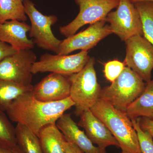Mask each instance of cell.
Here are the masks:
<instances>
[{"mask_svg":"<svg viewBox=\"0 0 153 153\" xmlns=\"http://www.w3.org/2000/svg\"><path fill=\"white\" fill-rule=\"evenodd\" d=\"M30 26L25 22L10 20L0 23V40L8 44L16 50L32 49L35 44L28 38Z\"/></svg>","mask_w":153,"mask_h":153,"instance_id":"9a60e30c","label":"cell"},{"mask_svg":"<svg viewBox=\"0 0 153 153\" xmlns=\"http://www.w3.org/2000/svg\"><path fill=\"white\" fill-rule=\"evenodd\" d=\"M134 4L140 16L143 36L153 45V2L141 1Z\"/></svg>","mask_w":153,"mask_h":153,"instance_id":"44dd1931","label":"cell"},{"mask_svg":"<svg viewBox=\"0 0 153 153\" xmlns=\"http://www.w3.org/2000/svg\"><path fill=\"white\" fill-rule=\"evenodd\" d=\"M125 67L124 62L114 60L108 61L104 64L105 76L108 80L112 82L120 75Z\"/></svg>","mask_w":153,"mask_h":153,"instance_id":"cb8c5ba5","label":"cell"},{"mask_svg":"<svg viewBox=\"0 0 153 153\" xmlns=\"http://www.w3.org/2000/svg\"><path fill=\"white\" fill-rule=\"evenodd\" d=\"M18 51L10 44L0 40V62L6 57L14 55Z\"/></svg>","mask_w":153,"mask_h":153,"instance_id":"d4e9b609","label":"cell"},{"mask_svg":"<svg viewBox=\"0 0 153 153\" xmlns=\"http://www.w3.org/2000/svg\"><path fill=\"white\" fill-rule=\"evenodd\" d=\"M146 82L134 71L125 66L109 86L102 88L100 99L125 112L128 107L143 92Z\"/></svg>","mask_w":153,"mask_h":153,"instance_id":"277c9868","label":"cell"},{"mask_svg":"<svg viewBox=\"0 0 153 153\" xmlns=\"http://www.w3.org/2000/svg\"><path fill=\"white\" fill-rule=\"evenodd\" d=\"M90 110L116 139L122 151L131 153H142L137 132L131 120L125 113L100 99Z\"/></svg>","mask_w":153,"mask_h":153,"instance_id":"7a4b0ae2","label":"cell"},{"mask_svg":"<svg viewBox=\"0 0 153 153\" xmlns=\"http://www.w3.org/2000/svg\"><path fill=\"white\" fill-rule=\"evenodd\" d=\"M64 148L66 153H83L76 145L66 141L64 144Z\"/></svg>","mask_w":153,"mask_h":153,"instance_id":"83f0119b","label":"cell"},{"mask_svg":"<svg viewBox=\"0 0 153 153\" xmlns=\"http://www.w3.org/2000/svg\"><path fill=\"white\" fill-rule=\"evenodd\" d=\"M25 13L31 22L29 36L34 44L45 50L57 53L61 40L52 33V27L58 21L54 15H43L31 0H23Z\"/></svg>","mask_w":153,"mask_h":153,"instance_id":"5b68a950","label":"cell"},{"mask_svg":"<svg viewBox=\"0 0 153 153\" xmlns=\"http://www.w3.org/2000/svg\"><path fill=\"white\" fill-rule=\"evenodd\" d=\"M36 53L31 49L19 50L0 62V79L25 86L32 85V68L36 61Z\"/></svg>","mask_w":153,"mask_h":153,"instance_id":"30bf717a","label":"cell"},{"mask_svg":"<svg viewBox=\"0 0 153 153\" xmlns=\"http://www.w3.org/2000/svg\"><path fill=\"white\" fill-rule=\"evenodd\" d=\"M130 1L133 4L141 1H150L153 2V0H130Z\"/></svg>","mask_w":153,"mask_h":153,"instance_id":"f1b7e54d","label":"cell"},{"mask_svg":"<svg viewBox=\"0 0 153 153\" xmlns=\"http://www.w3.org/2000/svg\"><path fill=\"white\" fill-rule=\"evenodd\" d=\"M44 153H66V140L56 123L46 126L38 136Z\"/></svg>","mask_w":153,"mask_h":153,"instance_id":"e0dca14e","label":"cell"},{"mask_svg":"<svg viewBox=\"0 0 153 153\" xmlns=\"http://www.w3.org/2000/svg\"><path fill=\"white\" fill-rule=\"evenodd\" d=\"M70 88L69 75L51 73L33 86L31 94L40 101H58L70 96Z\"/></svg>","mask_w":153,"mask_h":153,"instance_id":"7c38bea8","label":"cell"},{"mask_svg":"<svg viewBox=\"0 0 153 153\" xmlns=\"http://www.w3.org/2000/svg\"><path fill=\"white\" fill-rule=\"evenodd\" d=\"M27 20L23 0H0V23L10 20L25 22Z\"/></svg>","mask_w":153,"mask_h":153,"instance_id":"ffe728a7","label":"cell"},{"mask_svg":"<svg viewBox=\"0 0 153 153\" xmlns=\"http://www.w3.org/2000/svg\"><path fill=\"white\" fill-rule=\"evenodd\" d=\"M95 63V58L90 57L81 71L69 75L70 97L74 102V113L77 116L90 109L100 99L102 88L97 82Z\"/></svg>","mask_w":153,"mask_h":153,"instance_id":"3957f363","label":"cell"},{"mask_svg":"<svg viewBox=\"0 0 153 153\" xmlns=\"http://www.w3.org/2000/svg\"><path fill=\"white\" fill-rule=\"evenodd\" d=\"M33 85L25 86L0 79V110L6 111L12 102L20 96L32 91Z\"/></svg>","mask_w":153,"mask_h":153,"instance_id":"ac0fdd59","label":"cell"},{"mask_svg":"<svg viewBox=\"0 0 153 153\" xmlns=\"http://www.w3.org/2000/svg\"><path fill=\"white\" fill-rule=\"evenodd\" d=\"M120 153H131L129 152H125V151H122Z\"/></svg>","mask_w":153,"mask_h":153,"instance_id":"f546056e","label":"cell"},{"mask_svg":"<svg viewBox=\"0 0 153 153\" xmlns=\"http://www.w3.org/2000/svg\"><path fill=\"white\" fill-rule=\"evenodd\" d=\"M112 34L105 20L96 22L83 31L61 41L56 54L68 55L77 50L88 51Z\"/></svg>","mask_w":153,"mask_h":153,"instance_id":"8fae6325","label":"cell"},{"mask_svg":"<svg viewBox=\"0 0 153 153\" xmlns=\"http://www.w3.org/2000/svg\"><path fill=\"white\" fill-rule=\"evenodd\" d=\"M105 20L112 34L122 41L136 35L143 36L139 13L130 0H120L116 10L110 12Z\"/></svg>","mask_w":153,"mask_h":153,"instance_id":"52a82bcc","label":"cell"},{"mask_svg":"<svg viewBox=\"0 0 153 153\" xmlns=\"http://www.w3.org/2000/svg\"><path fill=\"white\" fill-rule=\"evenodd\" d=\"M124 63L147 82L152 79L153 45L144 36L136 35L125 41Z\"/></svg>","mask_w":153,"mask_h":153,"instance_id":"ba28073f","label":"cell"},{"mask_svg":"<svg viewBox=\"0 0 153 153\" xmlns=\"http://www.w3.org/2000/svg\"><path fill=\"white\" fill-rule=\"evenodd\" d=\"M79 116L77 125L85 130V134L94 144L104 151H106V148L110 146L120 148L116 139L90 109L85 110Z\"/></svg>","mask_w":153,"mask_h":153,"instance_id":"4fadbf2b","label":"cell"},{"mask_svg":"<svg viewBox=\"0 0 153 153\" xmlns=\"http://www.w3.org/2000/svg\"><path fill=\"white\" fill-rule=\"evenodd\" d=\"M125 113L131 120L141 117L153 119V79L146 82L142 93L128 107Z\"/></svg>","mask_w":153,"mask_h":153,"instance_id":"2e32d148","label":"cell"},{"mask_svg":"<svg viewBox=\"0 0 153 153\" xmlns=\"http://www.w3.org/2000/svg\"><path fill=\"white\" fill-rule=\"evenodd\" d=\"M73 106L70 96L60 101L43 102L35 98L31 92L16 99L6 112L11 121L25 126L38 136L43 128L56 123Z\"/></svg>","mask_w":153,"mask_h":153,"instance_id":"6da1fadb","label":"cell"},{"mask_svg":"<svg viewBox=\"0 0 153 153\" xmlns=\"http://www.w3.org/2000/svg\"><path fill=\"white\" fill-rule=\"evenodd\" d=\"M74 1L79 6V13L72 22L59 28L60 34L66 38L76 34L84 25L105 20L110 12L117 7L120 0H74Z\"/></svg>","mask_w":153,"mask_h":153,"instance_id":"8992f818","label":"cell"},{"mask_svg":"<svg viewBox=\"0 0 153 153\" xmlns=\"http://www.w3.org/2000/svg\"><path fill=\"white\" fill-rule=\"evenodd\" d=\"M66 141L72 143L83 153H106L94 146L85 133L81 130L69 114H64L56 123Z\"/></svg>","mask_w":153,"mask_h":153,"instance_id":"5bb4252c","label":"cell"},{"mask_svg":"<svg viewBox=\"0 0 153 153\" xmlns=\"http://www.w3.org/2000/svg\"><path fill=\"white\" fill-rule=\"evenodd\" d=\"M0 153H25L21 148L16 144L0 145Z\"/></svg>","mask_w":153,"mask_h":153,"instance_id":"4316f807","label":"cell"},{"mask_svg":"<svg viewBox=\"0 0 153 153\" xmlns=\"http://www.w3.org/2000/svg\"><path fill=\"white\" fill-rule=\"evenodd\" d=\"M17 144L25 153H44L38 136L28 128L17 123L16 127Z\"/></svg>","mask_w":153,"mask_h":153,"instance_id":"d6986e66","label":"cell"},{"mask_svg":"<svg viewBox=\"0 0 153 153\" xmlns=\"http://www.w3.org/2000/svg\"><path fill=\"white\" fill-rule=\"evenodd\" d=\"M88 54V51L85 50L72 55L45 53L33 64L32 73L50 72L68 75L75 74L81 71L87 64L90 58Z\"/></svg>","mask_w":153,"mask_h":153,"instance_id":"9c48e42d","label":"cell"},{"mask_svg":"<svg viewBox=\"0 0 153 153\" xmlns=\"http://www.w3.org/2000/svg\"><path fill=\"white\" fill-rule=\"evenodd\" d=\"M16 144V128L4 111L0 110V145Z\"/></svg>","mask_w":153,"mask_h":153,"instance_id":"7402d4cb","label":"cell"},{"mask_svg":"<svg viewBox=\"0 0 153 153\" xmlns=\"http://www.w3.org/2000/svg\"><path fill=\"white\" fill-rule=\"evenodd\" d=\"M139 123L143 130L148 132L153 140V119L146 117L138 118Z\"/></svg>","mask_w":153,"mask_h":153,"instance_id":"484cf974","label":"cell"},{"mask_svg":"<svg viewBox=\"0 0 153 153\" xmlns=\"http://www.w3.org/2000/svg\"><path fill=\"white\" fill-rule=\"evenodd\" d=\"M131 120L137 134L142 153H153V140L151 135L141 128L137 118Z\"/></svg>","mask_w":153,"mask_h":153,"instance_id":"603a6c76","label":"cell"}]
</instances>
